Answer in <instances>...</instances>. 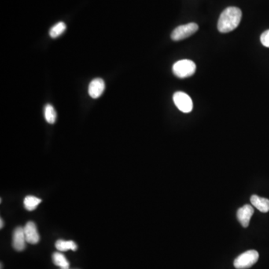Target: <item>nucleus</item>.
<instances>
[{
    "label": "nucleus",
    "mask_w": 269,
    "mask_h": 269,
    "mask_svg": "<svg viewBox=\"0 0 269 269\" xmlns=\"http://www.w3.org/2000/svg\"><path fill=\"white\" fill-rule=\"evenodd\" d=\"M260 41L263 46L269 48V30L262 34L260 36Z\"/></svg>",
    "instance_id": "nucleus-16"
},
{
    "label": "nucleus",
    "mask_w": 269,
    "mask_h": 269,
    "mask_svg": "<svg viewBox=\"0 0 269 269\" xmlns=\"http://www.w3.org/2000/svg\"><path fill=\"white\" fill-rule=\"evenodd\" d=\"M53 261L56 266H59L60 269H68L70 268L69 262L67 261L65 256L60 252H56L53 255Z\"/></svg>",
    "instance_id": "nucleus-12"
},
{
    "label": "nucleus",
    "mask_w": 269,
    "mask_h": 269,
    "mask_svg": "<svg viewBox=\"0 0 269 269\" xmlns=\"http://www.w3.org/2000/svg\"><path fill=\"white\" fill-rule=\"evenodd\" d=\"M45 117L47 123L53 124L56 122L57 115L54 107L50 104H46L45 108Z\"/></svg>",
    "instance_id": "nucleus-14"
},
{
    "label": "nucleus",
    "mask_w": 269,
    "mask_h": 269,
    "mask_svg": "<svg viewBox=\"0 0 269 269\" xmlns=\"http://www.w3.org/2000/svg\"><path fill=\"white\" fill-rule=\"evenodd\" d=\"M70 269V268H68V269Z\"/></svg>",
    "instance_id": "nucleus-18"
},
{
    "label": "nucleus",
    "mask_w": 269,
    "mask_h": 269,
    "mask_svg": "<svg viewBox=\"0 0 269 269\" xmlns=\"http://www.w3.org/2000/svg\"><path fill=\"white\" fill-rule=\"evenodd\" d=\"M259 259V253L255 250H250L236 258L234 267L237 269H248L252 267Z\"/></svg>",
    "instance_id": "nucleus-3"
},
{
    "label": "nucleus",
    "mask_w": 269,
    "mask_h": 269,
    "mask_svg": "<svg viewBox=\"0 0 269 269\" xmlns=\"http://www.w3.org/2000/svg\"><path fill=\"white\" fill-rule=\"evenodd\" d=\"M27 239L25 236L24 229L22 226H18L15 229L12 237V245L16 251H23L27 245Z\"/></svg>",
    "instance_id": "nucleus-6"
},
{
    "label": "nucleus",
    "mask_w": 269,
    "mask_h": 269,
    "mask_svg": "<svg viewBox=\"0 0 269 269\" xmlns=\"http://www.w3.org/2000/svg\"><path fill=\"white\" fill-rule=\"evenodd\" d=\"M66 30L65 23L63 22H60V23H56L55 26H53L50 30H49V35L53 38H56L60 37V35H62L63 33Z\"/></svg>",
    "instance_id": "nucleus-15"
},
{
    "label": "nucleus",
    "mask_w": 269,
    "mask_h": 269,
    "mask_svg": "<svg viewBox=\"0 0 269 269\" xmlns=\"http://www.w3.org/2000/svg\"><path fill=\"white\" fill-rule=\"evenodd\" d=\"M198 30V26L194 23H188L177 27L171 33V38L173 41H179L192 36Z\"/></svg>",
    "instance_id": "nucleus-4"
},
{
    "label": "nucleus",
    "mask_w": 269,
    "mask_h": 269,
    "mask_svg": "<svg viewBox=\"0 0 269 269\" xmlns=\"http://www.w3.org/2000/svg\"><path fill=\"white\" fill-rule=\"evenodd\" d=\"M41 200L35 196H27L25 197L23 204L25 208L29 211H33L41 204Z\"/></svg>",
    "instance_id": "nucleus-13"
},
{
    "label": "nucleus",
    "mask_w": 269,
    "mask_h": 269,
    "mask_svg": "<svg viewBox=\"0 0 269 269\" xmlns=\"http://www.w3.org/2000/svg\"><path fill=\"white\" fill-rule=\"evenodd\" d=\"M23 229H24L25 236L27 242L35 245L40 241L39 233L36 225L34 222H29L25 226H23Z\"/></svg>",
    "instance_id": "nucleus-8"
},
{
    "label": "nucleus",
    "mask_w": 269,
    "mask_h": 269,
    "mask_svg": "<svg viewBox=\"0 0 269 269\" xmlns=\"http://www.w3.org/2000/svg\"><path fill=\"white\" fill-rule=\"evenodd\" d=\"M105 82L100 78H96L90 82L89 86V94L90 97L98 98L102 95L105 90Z\"/></svg>",
    "instance_id": "nucleus-9"
},
{
    "label": "nucleus",
    "mask_w": 269,
    "mask_h": 269,
    "mask_svg": "<svg viewBox=\"0 0 269 269\" xmlns=\"http://www.w3.org/2000/svg\"><path fill=\"white\" fill-rule=\"evenodd\" d=\"M251 202L254 207H256L259 211L262 212H268L269 211V200L264 197H259L257 195H252Z\"/></svg>",
    "instance_id": "nucleus-10"
},
{
    "label": "nucleus",
    "mask_w": 269,
    "mask_h": 269,
    "mask_svg": "<svg viewBox=\"0 0 269 269\" xmlns=\"http://www.w3.org/2000/svg\"><path fill=\"white\" fill-rule=\"evenodd\" d=\"M56 248L58 251L64 252V251H76L77 245L74 241H64V240H58L56 242Z\"/></svg>",
    "instance_id": "nucleus-11"
},
{
    "label": "nucleus",
    "mask_w": 269,
    "mask_h": 269,
    "mask_svg": "<svg viewBox=\"0 0 269 269\" xmlns=\"http://www.w3.org/2000/svg\"><path fill=\"white\" fill-rule=\"evenodd\" d=\"M0 224H1V225H0V228H3L4 222L3 220H2V218H1V220H0Z\"/></svg>",
    "instance_id": "nucleus-17"
},
{
    "label": "nucleus",
    "mask_w": 269,
    "mask_h": 269,
    "mask_svg": "<svg viewBox=\"0 0 269 269\" xmlns=\"http://www.w3.org/2000/svg\"><path fill=\"white\" fill-rule=\"evenodd\" d=\"M241 11L237 7H229L221 15L218 22V31L227 33L237 29L241 21Z\"/></svg>",
    "instance_id": "nucleus-1"
},
{
    "label": "nucleus",
    "mask_w": 269,
    "mask_h": 269,
    "mask_svg": "<svg viewBox=\"0 0 269 269\" xmlns=\"http://www.w3.org/2000/svg\"><path fill=\"white\" fill-rule=\"evenodd\" d=\"M174 104L178 109L184 113H189L193 108V103L192 99L188 94L183 92H176L173 97Z\"/></svg>",
    "instance_id": "nucleus-5"
},
{
    "label": "nucleus",
    "mask_w": 269,
    "mask_h": 269,
    "mask_svg": "<svg viewBox=\"0 0 269 269\" xmlns=\"http://www.w3.org/2000/svg\"><path fill=\"white\" fill-rule=\"evenodd\" d=\"M195 71V63L191 60H180L173 66V73L176 76L180 79L192 76V75H194Z\"/></svg>",
    "instance_id": "nucleus-2"
},
{
    "label": "nucleus",
    "mask_w": 269,
    "mask_h": 269,
    "mask_svg": "<svg viewBox=\"0 0 269 269\" xmlns=\"http://www.w3.org/2000/svg\"><path fill=\"white\" fill-rule=\"evenodd\" d=\"M254 209L253 207L248 204L239 209L237 211V218L243 227H248L249 226L250 221L251 217L254 215Z\"/></svg>",
    "instance_id": "nucleus-7"
}]
</instances>
